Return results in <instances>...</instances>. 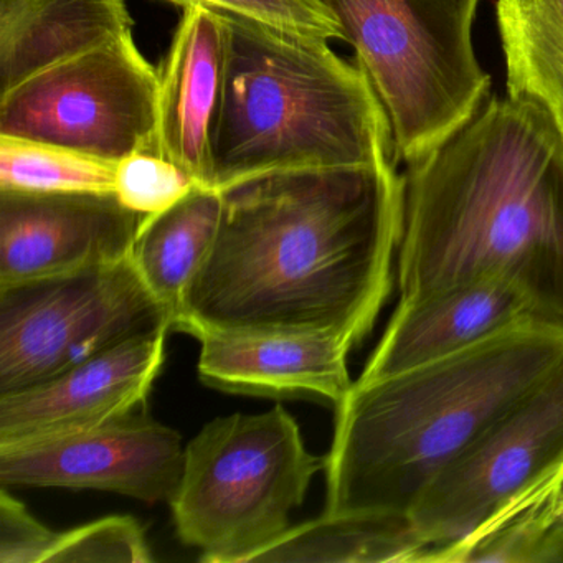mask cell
I'll return each mask as SVG.
<instances>
[{
	"mask_svg": "<svg viewBox=\"0 0 563 563\" xmlns=\"http://www.w3.org/2000/svg\"><path fill=\"white\" fill-rule=\"evenodd\" d=\"M395 163L286 170L223 190L219 235L173 331L358 344L397 275L405 176Z\"/></svg>",
	"mask_w": 563,
	"mask_h": 563,
	"instance_id": "cell-1",
	"label": "cell"
},
{
	"mask_svg": "<svg viewBox=\"0 0 563 563\" xmlns=\"http://www.w3.org/2000/svg\"><path fill=\"white\" fill-rule=\"evenodd\" d=\"M400 298L481 278L563 328V141L529 101L489 100L408 166Z\"/></svg>",
	"mask_w": 563,
	"mask_h": 563,
	"instance_id": "cell-2",
	"label": "cell"
},
{
	"mask_svg": "<svg viewBox=\"0 0 563 563\" xmlns=\"http://www.w3.org/2000/svg\"><path fill=\"white\" fill-rule=\"evenodd\" d=\"M563 361V328L509 325L456 354L354 382L335 407L325 510L410 514L424 487Z\"/></svg>",
	"mask_w": 563,
	"mask_h": 563,
	"instance_id": "cell-3",
	"label": "cell"
},
{
	"mask_svg": "<svg viewBox=\"0 0 563 563\" xmlns=\"http://www.w3.org/2000/svg\"><path fill=\"white\" fill-rule=\"evenodd\" d=\"M222 15L229 42L216 189L286 170L395 159L387 114L357 62L339 57L325 38Z\"/></svg>",
	"mask_w": 563,
	"mask_h": 563,
	"instance_id": "cell-4",
	"label": "cell"
},
{
	"mask_svg": "<svg viewBox=\"0 0 563 563\" xmlns=\"http://www.w3.org/2000/svg\"><path fill=\"white\" fill-rule=\"evenodd\" d=\"M341 24L407 166L470 123L490 78L473 45L479 0H319Z\"/></svg>",
	"mask_w": 563,
	"mask_h": 563,
	"instance_id": "cell-5",
	"label": "cell"
},
{
	"mask_svg": "<svg viewBox=\"0 0 563 563\" xmlns=\"http://www.w3.org/2000/svg\"><path fill=\"white\" fill-rule=\"evenodd\" d=\"M325 460L306 450L285 407L235 413L207 423L184 451L169 499L180 540L202 562L250 563L289 530Z\"/></svg>",
	"mask_w": 563,
	"mask_h": 563,
	"instance_id": "cell-6",
	"label": "cell"
},
{
	"mask_svg": "<svg viewBox=\"0 0 563 563\" xmlns=\"http://www.w3.org/2000/svg\"><path fill=\"white\" fill-rule=\"evenodd\" d=\"M173 331L133 258L0 286V395L45 384L130 339Z\"/></svg>",
	"mask_w": 563,
	"mask_h": 563,
	"instance_id": "cell-7",
	"label": "cell"
},
{
	"mask_svg": "<svg viewBox=\"0 0 563 563\" xmlns=\"http://www.w3.org/2000/svg\"><path fill=\"white\" fill-rule=\"evenodd\" d=\"M157 93L159 71L128 35L0 95V136L118 164L154 150Z\"/></svg>",
	"mask_w": 563,
	"mask_h": 563,
	"instance_id": "cell-8",
	"label": "cell"
},
{
	"mask_svg": "<svg viewBox=\"0 0 563 563\" xmlns=\"http://www.w3.org/2000/svg\"><path fill=\"white\" fill-rule=\"evenodd\" d=\"M562 463L563 361L424 487L411 519L430 549L450 545Z\"/></svg>",
	"mask_w": 563,
	"mask_h": 563,
	"instance_id": "cell-9",
	"label": "cell"
},
{
	"mask_svg": "<svg viewBox=\"0 0 563 563\" xmlns=\"http://www.w3.org/2000/svg\"><path fill=\"white\" fill-rule=\"evenodd\" d=\"M184 451L176 430L133 411L84 433L0 448V484L110 490L154 504L173 497Z\"/></svg>",
	"mask_w": 563,
	"mask_h": 563,
	"instance_id": "cell-10",
	"label": "cell"
},
{
	"mask_svg": "<svg viewBox=\"0 0 563 563\" xmlns=\"http://www.w3.org/2000/svg\"><path fill=\"white\" fill-rule=\"evenodd\" d=\"M143 219L114 192L0 189V286L123 262Z\"/></svg>",
	"mask_w": 563,
	"mask_h": 563,
	"instance_id": "cell-11",
	"label": "cell"
},
{
	"mask_svg": "<svg viewBox=\"0 0 563 563\" xmlns=\"http://www.w3.org/2000/svg\"><path fill=\"white\" fill-rule=\"evenodd\" d=\"M167 332L130 339L45 384L0 395V448L84 433L136 411L163 368Z\"/></svg>",
	"mask_w": 563,
	"mask_h": 563,
	"instance_id": "cell-12",
	"label": "cell"
},
{
	"mask_svg": "<svg viewBox=\"0 0 563 563\" xmlns=\"http://www.w3.org/2000/svg\"><path fill=\"white\" fill-rule=\"evenodd\" d=\"M227 42L222 12L184 9L159 70L154 151L203 187H213V140L225 91Z\"/></svg>",
	"mask_w": 563,
	"mask_h": 563,
	"instance_id": "cell-13",
	"label": "cell"
},
{
	"mask_svg": "<svg viewBox=\"0 0 563 563\" xmlns=\"http://www.w3.org/2000/svg\"><path fill=\"white\" fill-rule=\"evenodd\" d=\"M532 318L526 299L496 278L456 283L400 298L358 378L372 380L448 357Z\"/></svg>",
	"mask_w": 563,
	"mask_h": 563,
	"instance_id": "cell-14",
	"label": "cell"
},
{
	"mask_svg": "<svg viewBox=\"0 0 563 563\" xmlns=\"http://www.w3.org/2000/svg\"><path fill=\"white\" fill-rule=\"evenodd\" d=\"M200 344V380L230 394L338 407L354 385L347 368L352 345L335 335L212 334Z\"/></svg>",
	"mask_w": 563,
	"mask_h": 563,
	"instance_id": "cell-15",
	"label": "cell"
},
{
	"mask_svg": "<svg viewBox=\"0 0 563 563\" xmlns=\"http://www.w3.org/2000/svg\"><path fill=\"white\" fill-rule=\"evenodd\" d=\"M133 27L124 0H0V95Z\"/></svg>",
	"mask_w": 563,
	"mask_h": 563,
	"instance_id": "cell-16",
	"label": "cell"
},
{
	"mask_svg": "<svg viewBox=\"0 0 563 563\" xmlns=\"http://www.w3.org/2000/svg\"><path fill=\"white\" fill-rule=\"evenodd\" d=\"M223 203L222 190L197 186L170 209L144 217L137 230L131 258L173 324L219 235Z\"/></svg>",
	"mask_w": 563,
	"mask_h": 563,
	"instance_id": "cell-17",
	"label": "cell"
},
{
	"mask_svg": "<svg viewBox=\"0 0 563 563\" xmlns=\"http://www.w3.org/2000/svg\"><path fill=\"white\" fill-rule=\"evenodd\" d=\"M428 550L410 514L324 512L289 527L252 562L421 563Z\"/></svg>",
	"mask_w": 563,
	"mask_h": 563,
	"instance_id": "cell-18",
	"label": "cell"
},
{
	"mask_svg": "<svg viewBox=\"0 0 563 563\" xmlns=\"http://www.w3.org/2000/svg\"><path fill=\"white\" fill-rule=\"evenodd\" d=\"M507 97L536 104L563 141V0H497Z\"/></svg>",
	"mask_w": 563,
	"mask_h": 563,
	"instance_id": "cell-19",
	"label": "cell"
},
{
	"mask_svg": "<svg viewBox=\"0 0 563 563\" xmlns=\"http://www.w3.org/2000/svg\"><path fill=\"white\" fill-rule=\"evenodd\" d=\"M563 500V463L510 497L464 539L421 563H547Z\"/></svg>",
	"mask_w": 563,
	"mask_h": 563,
	"instance_id": "cell-20",
	"label": "cell"
},
{
	"mask_svg": "<svg viewBox=\"0 0 563 563\" xmlns=\"http://www.w3.org/2000/svg\"><path fill=\"white\" fill-rule=\"evenodd\" d=\"M117 164L37 141L0 136V189L114 192Z\"/></svg>",
	"mask_w": 563,
	"mask_h": 563,
	"instance_id": "cell-21",
	"label": "cell"
},
{
	"mask_svg": "<svg viewBox=\"0 0 563 563\" xmlns=\"http://www.w3.org/2000/svg\"><path fill=\"white\" fill-rule=\"evenodd\" d=\"M153 562L144 527L130 516H111L58 533L45 563Z\"/></svg>",
	"mask_w": 563,
	"mask_h": 563,
	"instance_id": "cell-22",
	"label": "cell"
},
{
	"mask_svg": "<svg viewBox=\"0 0 563 563\" xmlns=\"http://www.w3.org/2000/svg\"><path fill=\"white\" fill-rule=\"evenodd\" d=\"M197 186L186 169L154 150L131 154L117 164L114 194L124 207L143 217L170 209Z\"/></svg>",
	"mask_w": 563,
	"mask_h": 563,
	"instance_id": "cell-23",
	"label": "cell"
},
{
	"mask_svg": "<svg viewBox=\"0 0 563 563\" xmlns=\"http://www.w3.org/2000/svg\"><path fill=\"white\" fill-rule=\"evenodd\" d=\"M176 8H209L269 27L325 41L345 42L338 19L319 0H164Z\"/></svg>",
	"mask_w": 563,
	"mask_h": 563,
	"instance_id": "cell-24",
	"label": "cell"
},
{
	"mask_svg": "<svg viewBox=\"0 0 563 563\" xmlns=\"http://www.w3.org/2000/svg\"><path fill=\"white\" fill-rule=\"evenodd\" d=\"M57 536L32 517L27 507L8 493V487H2L0 563H45Z\"/></svg>",
	"mask_w": 563,
	"mask_h": 563,
	"instance_id": "cell-25",
	"label": "cell"
},
{
	"mask_svg": "<svg viewBox=\"0 0 563 563\" xmlns=\"http://www.w3.org/2000/svg\"><path fill=\"white\" fill-rule=\"evenodd\" d=\"M547 563H563V500L562 507H560L559 522H556L552 540H550Z\"/></svg>",
	"mask_w": 563,
	"mask_h": 563,
	"instance_id": "cell-26",
	"label": "cell"
}]
</instances>
